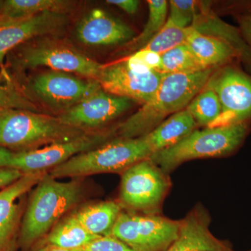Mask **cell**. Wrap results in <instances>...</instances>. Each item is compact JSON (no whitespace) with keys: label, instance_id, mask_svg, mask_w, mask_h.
Segmentation results:
<instances>
[{"label":"cell","instance_id":"cell-16","mask_svg":"<svg viewBox=\"0 0 251 251\" xmlns=\"http://www.w3.org/2000/svg\"><path fill=\"white\" fill-rule=\"evenodd\" d=\"M211 217L203 204H196L180 220L177 237L167 251H234L229 241L216 237L209 227Z\"/></svg>","mask_w":251,"mask_h":251},{"label":"cell","instance_id":"cell-9","mask_svg":"<svg viewBox=\"0 0 251 251\" xmlns=\"http://www.w3.org/2000/svg\"><path fill=\"white\" fill-rule=\"evenodd\" d=\"M180 220L122 211L111 235L135 251H167L177 237Z\"/></svg>","mask_w":251,"mask_h":251},{"label":"cell","instance_id":"cell-35","mask_svg":"<svg viewBox=\"0 0 251 251\" xmlns=\"http://www.w3.org/2000/svg\"><path fill=\"white\" fill-rule=\"evenodd\" d=\"M29 251H68L64 249H59V248L52 247L47 244H41L39 242L31 248Z\"/></svg>","mask_w":251,"mask_h":251},{"label":"cell","instance_id":"cell-1","mask_svg":"<svg viewBox=\"0 0 251 251\" xmlns=\"http://www.w3.org/2000/svg\"><path fill=\"white\" fill-rule=\"evenodd\" d=\"M87 178L60 181L49 173L31 190L20 231V251H29L64 216L94 196Z\"/></svg>","mask_w":251,"mask_h":251},{"label":"cell","instance_id":"cell-4","mask_svg":"<svg viewBox=\"0 0 251 251\" xmlns=\"http://www.w3.org/2000/svg\"><path fill=\"white\" fill-rule=\"evenodd\" d=\"M251 127V122H247L195 130L179 143L153 153L150 158L170 174L187 161L229 156L242 147Z\"/></svg>","mask_w":251,"mask_h":251},{"label":"cell","instance_id":"cell-19","mask_svg":"<svg viewBox=\"0 0 251 251\" xmlns=\"http://www.w3.org/2000/svg\"><path fill=\"white\" fill-rule=\"evenodd\" d=\"M122 209L117 200L87 201L73 211L84 228L96 237L111 235Z\"/></svg>","mask_w":251,"mask_h":251},{"label":"cell","instance_id":"cell-21","mask_svg":"<svg viewBox=\"0 0 251 251\" xmlns=\"http://www.w3.org/2000/svg\"><path fill=\"white\" fill-rule=\"evenodd\" d=\"M186 44L206 68H219L238 60L237 54L227 44L212 36L204 35L193 27L187 28Z\"/></svg>","mask_w":251,"mask_h":251},{"label":"cell","instance_id":"cell-14","mask_svg":"<svg viewBox=\"0 0 251 251\" xmlns=\"http://www.w3.org/2000/svg\"><path fill=\"white\" fill-rule=\"evenodd\" d=\"M48 173L25 175L0 190V251H19V236L28 193Z\"/></svg>","mask_w":251,"mask_h":251},{"label":"cell","instance_id":"cell-17","mask_svg":"<svg viewBox=\"0 0 251 251\" xmlns=\"http://www.w3.org/2000/svg\"><path fill=\"white\" fill-rule=\"evenodd\" d=\"M133 29L100 9L92 10L79 23L77 39L91 46H115L128 43L135 37Z\"/></svg>","mask_w":251,"mask_h":251},{"label":"cell","instance_id":"cell-26","mask_svg":"<svg viewBox=\"0 0 251 251\" xmlns=\"http://www.w3.org/2000/svg\"><path fill=\"white\" fill-rule=\"evenodd\" d=\"M163 74H187L204 70L186 43L161 54Z\"/></svg>","mask_w":251,"mask_h":251},{"label":"cell","instance_id":"cell-27","mask_svg":"<svg viewBox=\"0 0 251 251\" xmlns=\"http://www.w3.org/2000/svg\"><path fill=\"white\" fill-rule=\"evenodd\" d=\"M187 28L184 29L178 27L168 18L161 30L142 49L148 50L159 54H163L186 42Z\"/></svg>","mask_w":251,"mask_h":251},{"label":"cell","instance_id":"cell-34","mask_svg":"<svg viewBox=\"0 0 251 251\" xmlns=\"http://www.w3.org/2000/svg\"><path fill=\"white\" fill-rule=\"evenodd\" d=\"M106 2L117 6L129 14H135L138 11L140 4L138 0H107Z\"/></svg>","mask_w":251,"mask_h":251},{"label":"cell","instance_id":"cell-5","mask_svg":"<svg viewBox=\"0 0 251 251\" xmlns=\"http://www.w3.org/2000/svg\"><path fill=\"white\" fill-rule=\"evenodd\" d=\"M151 155L144 136L128 139L115 138L98 148L73 156L49 173L57 179L87 178L104 173L121 175Z\"/></svg>","mask_w":251,"mask_h":251},{"label":"cell","instance_id":"cell-7","mask_svg":"<svg viewBox=\"0 0 251 251\" xmlns=\"http://www.w3.org/2000/svg\"><path fill=\"white\" fill-rule=\"evenodd\" d=\"M169 174L150 158L135 163L121 175L119 204L122 211L143 215H161L171 191Z\"/></svg>","mask_w":251,"mask_h":251},{"label":"cell","instance_id":"cell-25","mask_svg":"<svg viewBox=\"0 0 251 251\" xmlns=\"http://www.w3.org/2000/svg\"><path fill=\"white\" fill-rule=\"evenodd\" d=\"M186 110L191 113L197 125L209 127L221 113V106L217 95L206 85L190 102Z\"/></svg>","mask_w":251,"mask_h":251},{"label":"cell","instance_id":"cell-2","mask_svg":"<svg viewBox=\"0 0 251 251\" xmlns=\"http://www.w3.org/2000/svg\"><path fill=\"white\" fill-rule=\"evenodd\" d=\"M219 68L187 74H164L151 100L115 128L116 138L128 139L148 134L167 117L186 108Z\"/></svg>","mask_w":251,"mask_h":251},{"label":"cell","instance_id":"cell-11","mask_svg":"<svg viewBox=\"0 0 251 251\" xmlns=\"http://www.w3.org/2000/svg\"><path fill=\"white\" fill-rule=\"evenodd\" d=\"M27 82L28 93L59 114L102 89L98 81L58 71L40 73Z\"/></svg>","mask_w":251,"mask_h":251},{"label":"cell","instance_id":"cell-28","mask_svg":"<svg viewBox=\"0 0 251 251\" xmlns=\"http://www.w3.org/2000/svg\"><path fill=\"white\" fill-rule=\"evenodd\" d=\"M14 108L39 112L34 102L12 78L6 80L0 75V112Z\"/></svg>","mask_w":251,"mask_h":251},{"label":"cell","instance_id":"cell-8","mask_svg":"<svg viewBox=\"0 0 251 251\" xmlns=\"http://www.w3.org/2000/svg\"><path fill=\"white\" fill-rule=\"evenodd\" d=\"M116 138L115 128L86 133L67 143L54 144L29 151L0 148V168L17 170L23 175L49 173L78 153L85 152Z\"/></svg>","mask_w":251,"mask_h":251},{"label":"cell","instance_id":"cell-32","mask_svg":"<svg viewBox=\"0 0 251 251\" xmlns=\"http://www.w3.org/2000/svg\"><path fill=\"white\" fill-rule=\"evenodd\" d=\"M24 175L17 170L0 168V190L14 184Z\"/></svg>","mask_w":251,"mask_h":251},{"label":"cell","instance_id":"cell-20","mask_svg":"<svg viewBox=\"0 0 251 251\" xmlns=\"http://www.w3.org/2000/svg\"><path fill=\"white\" fill-rule=\"evenodd\" d=\"M196 126L192 115L185 108L172 115L144 137L153 154L179 143L196 130Z\"/></svg>","mask_w":251,"mask_h":251},{"label":"cell","instance_id":"cell-6","mask_svg":"<svg viewBox=\"0 0 251 251\" xmlns=\"http://www.w3.org/2000/svg\"><path fill=\"white\" fill-rule=\"evenodd\" d=\"M11 52L10 65L18 72L48 67L97 81L104 66L64 43L48 38L25 43Z\"/></svg>","mask_w":251,"mask_h":251},{"label":"cell","instance_id":"cell-30","mask_svg":"<svg viewBox=\"0 0 251 251\" xmlns=\"http://www.w3.org/2000/svg\"><path fill=\"white\" fill-rule=\"evenodd\" d=\"M198 1L194 0H171L170 1V16L168 19L181 28L191 27L196 18Z\"/></svg>","mask_w":251,"mask_h":251},{"label":"cell","instance_id":"cell-37","mask_svg":"<svg viewBox=\"0 0 251 251\" xmlns=\"http://www.w3.org/2000/svg\"><path fill=\"white\" fill-rule=\"evenodd\" d=\"M247 251H251V249H250V250Z\"/></svg>","mask_w":251,"mask_h":251},{"label":"cell","instance_id":"cell-12","mask_svg":"<svg viewBox=\"0 0 251 251\" xmlns=\"http://www.w3.org/2000/svg\"><path fill=\"white\" fill-rule=\"evenodd\" d=\"M69 20L67 14L52 12L21 18L0 15V75L6 80L11 78L4 64L10 52L34 38L60 33L67 27Z\"/></svg>","mask_w":251,"mask_h":251},{"label":"cell","instance_id":"cell-15","mask_svg":"<svg viewBox=\"0 0 251 251\" xmlns=\"http://www.w3.org/2000/svg\"><path fill=\"white\" fill-rule=\"evenodd\" d=\"M163 75L157 71L137 74L128 69L124 61L104 65L97 81L105 92L144 105L156 93Z\"/></svg>","mask_w":251,"mask_h":251},{"label":"cell","instance_id":"cell-33","mask_svg":"<svg viewBox=\"0 0 251 251\" xmlns=\"http://www.w3.org/2000/svg\"><path fill=\"white\" fill-rule=\"evenodd\" d=\"M239 31L246 41L251 47V13L237 16Z\"/></svg>","mask_w":251,"mask_h":251},{"label":"cell","instance_id":"cell-18","mask_svg":"<svg viewBox=\"0 0 251 251\" xmlns=\"http://www.w3.org/2000/svg\"><path fill=\"white\" fill-rule=\"evenodd\" d=\"M191 27L204 35L212 36L229 46L251 75V47L239 28L227 24L211 10L207 2L198 3L197 14Z\"/></svg>","mask_w":251,"mask_h":251},{"label":"cell","instance_id":"cell-10","mask_svg":"<svg viewBox=\"0 0 251 251\" xmlns=\"http://www.w3.org/2000/svg\"><path fill=\"white\" fill-rule=\"evenodd\" d=\"M234 62L219 67L206 84L215 92L221 106V115L209 127L251 122V75Z\"/></svg>","mask_w":251,"mask_h":251},{"label":"cell","instance_id":"cell-29","mask_svg":"<svg viewBox=\"0 0 251 251\" xmlns=\"http://www.w3.org/2000/svg\"><path fill=\"white\" fill-rule=\"evenodd\" d=\"M126 65L137 74H145L154 72H161V54L148 50L140 49L130 55L125 61Z\"/></svg>","mask_w":251,"mask_h":251},{"label":"cell","instance_id":"cell-31","mask_svg":"<svg viewBox=\"0 0 251 251\" xmlns=\"http://www.w3.org/2000/svg\"><path fill=\"white\" fill-rule=\"evenodd\" d=\"M82 251H135L113 236L99 237L94 239Z\"/></svg>","mask_w":251,"mask_h":251},{"label":"cell","instance_id":"cell-3","mask_svg":"<svg viewBox=\"0 0 251 251\" xmlns=\"http://www.w3.org/2000/svg\"><path fill=\"white\" fill-rule=\"evenodd\" d=\"M86 133L62 123L57 116L23 109L0 112V148L11 151H29L67 143Z\"/></svg>","mask_w":251,"mask_h":251},{"label":"cell","instance_id":"cell-13","mask_svg":"<svg viewBox=\"0 0 251 251\" xmlns=\"http://www.w3.org/2000/svg\"><path fill=\"white\" fill-rule=\"evenodd\" d=\"M133 102L100 89L57 117L62 123L86 133L103 131L108 129L105 126L110 122L131 108Z\"/></svg>","mask_w":251,"mask_h":251},{"label":"cell","instance_id":"cell-24","mask_svg":"<svg viewBox=\"0 0 251 251\" xmlns=\"http://www.w3.org/2000/svg\"><path fill=\"white\" fill-rule=\"evenodd\" d=\"M148 20L139 35L127 43V49L138 51L147 45L156 35L166 23L168 3L166 0H149Z\"/></svg>","mask_w":251,"mask_h":251},{"label":"cell","instance_id":"cell-36","mask_svg":"<svg viewBox=\"0 0 251 251\" xmlns=\"http://www.w3.org/2000/svg\"><path fill=\"white\" fill-rule=\"evenodd\" d=\"M3 1H0V9H1V6H2Z\"/></svg>","mask_w":251,"mask_h":251},{"label":"cell","instance_id":"cell-23","mask_svg":"<svg viewBox=\"0 0 251 251\" xmlns=\"http://www.w3.org/2000/svg\"><path fill=\"white\" fill-rule=\"evenodd\" d=\"M74 6V1L66 0H6L3 1L0 15L21 18L45 12L68 14Z\"/></svg>","mask_w":251,"mask_h":251},{"label":"cell","instance_id":"cell-22","mask_svg":"<svg viewBox=\"0 0 251 251\" xmlns=\"http://www.w3.org/2000/svg\"><path fill=\"white\" fill-rule=\"evenodd\" d=\"M97 237L87 232L72 212L59 221L39 242L64 250L82 251Z\"/></svg>","mask_w":251,"mask_h":251}]
</instances>
